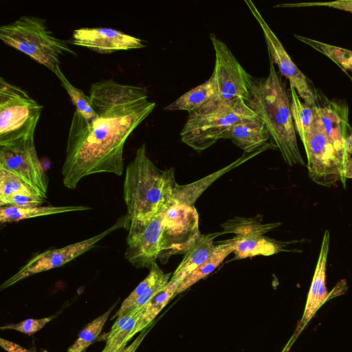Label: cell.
<instances>
[{
	"instance_id": "6da1fadb",
	"label": "cell",
	"mask_w": 352,
	"mask_h": 352,
	"mask_svg": "<svg viewBox=\"0 0 352 352\" xmlns=\"http://www.w3.org/2000/svg\"><path fill=\"white\" fill-rule=\"evenodd\" d=\"M89 96L96 115L86 120L75 111L68 133L62 175L72 190L90 175H122L124 144L155 107L144 87L111 79L94 82Z\"/></svg>"
},
{
	"instance_id": "7a4b0ae2",
	"label": "cell",
	"mask_w": 352,
	"mask_h": 352,
	"mask_svg": "<svg viewBox=\"0 0 352 352\" xmlns=\"http://www.w3.org/2000/svg\"><path fill=\"white\" fill-rule=\"evenodd\" d=\"M178 184L174 168L161 170L149 159L145 144L128 164L124 181L125 229L133 232L147 225L172 200Z\"/></svg>"
},
{
	"instance_id": "3957f363",
	"label": "cell",
	"mask_w": 352,
	"mask_h": 352,
	"mask_svg": "<svg viewBox=\"0 0 352 352\" xmlns=\"http://www.w3.org/2000/svg\"><path fill=\"white\" fill-rule=\"evenodd\" d=\"M269 59L268 75L253 77L246 103L265 124L284 161L290 166L305 165L297 144L290 97L274 63Z\"/></svg>"
},
{
	"instance_id": "277c9868",
	"label": "cell",
	"mask_w": 352,
	"mask_h": 352,
	"mask_svg": "<svg viewBox=\"0 0 352 352\" xmlns=\"http://www.w3.org/2000/svg\"><path fill=\"white\" fill-rule=\"evenodd\" d=\"M0 39L6 45L46 67L56 76L61 72L60 58L66 54L76 56L65 40L56 37L46 21L23 15L0 27Z\"/></svg>"
},
{
	"instance_id": "5b68a950",
	"label": "cell",
	"mask_w": 352,
	"mask_h": 352,
	"mask_svg": "<svg viewBox=\"0 0 352 352\" xmlns=\"http://www.w3.org/2000/svg\"><path fill=\"white\" fill-rule=\"evenodd\" d=\"M258 118L243 99L223 102L211 99L188 113L180 136L182 141L201 152L213 145L232 125Z\"/></svg>"
},
{
	"instance_id": "8992f818",
	"label": "cell",
	"mask_w": 352,
	"mask_h": 352,
	"mask_svg": "<svg viewBox=\"0 0 352 352\" xmlns=\"http://www.w3.org/2000/svg\"><path fill=\"white\" fill-rule=\"evenodd\" d=\"M43 106L0 77V145L34 134Z\"/></svg>"
},
{
	"instance_id": "52a82bcc",
	"label": "cell",
	"mask_w": 352,
	"mask_h": 352,
	"mask_svg": "<svg viewBox=\"0 0 352 352\" xmlns=\"http://www.w3.org/2000/svg\"><path fill=\"white\" fill-rule=\"evenodd\" d=\"M316 107L311 127L302 141L307 158L309 176L321 186L330 187L340 180L345 186L344 166L326 134Z\"/></svg>"
},
{
	"instance_id": "ba28073f",
	"label": "cell",
	"mask_w": 352,
	"mask_h": 352,
	"mask_svg": "<svg viewBox=\"0 0 352 352\" xmlns=\"http://www.w3.org/2000/svg\"><path fill=\"white\" fill-rule=\"evenodd\" d=\"M215 53L212 76L216 94L213 99L228 102L237 99L247 102L250 98L253 77L241 65L226 44L214 33L210 34Z\"/></svg>"
},
{
	"instance_id": "9c48e42d",
	"label": "cell",
	"mask_w": 352,
	"mask_h": 352,
	"mask_svg": "<svg viewBox=\"0 0 352 352\" xmlns=\"http://www.w3.org/2000/svg\"><path fill=\"white\" fill-rule=\"evenodd\" d=\"M162 222L160 260L185 253L201 234L195 206L170 201L164 210Z\"/></svg>"
},
{
	"instance_id": "30bf717a",
	"label": "cell",
	"mask_w": 352,
	"mask_h": 352,
	"mask_svg": "<svg viewBox=\"0 0 352 352\" xmlns=\"http://www.w3.org/2000/svg\"><path fill=\"white\" fill-rule=\"evenodd\" d=\"M0 169L9 171L47 197L49 179L34 144V134L0 145Z\"/></svg>"
},
{
	"instance_id": "8fae6325",
	"label": "cell",
	"mask_w": 352,
	"mask_h": 352,
	"mask_svg": "<svg viewBox=\"0 0 352 352\" xmlns=\"http://www.w3.org/2000/svg\"><path fill=\"white\" fill-rule=\"evenodd\" d=\"M125 216L120 217L107 230L87 239L68 245L61 248L44 251L31 258L20 270L0 286L6 289L17 282L38 273L60 267L93 248L104 236L121 228H125Z\"/></svg>"
},
{
	"instance_id": "7c38bea8",
	"label": "cell",
	"mask_w": 352,
	"mask_h": 352,
	"mask_svg": "<svg viewBox=\"0 0 352 352\" xmlns=\"http://www.w3.org/2000/svg\"><path fill=\"white\" fill-rule=\"evenodd\" d=\"M244 2L263 32L269 57L278 66L280 73L289 80L290 86L296 89L300 99L310 107L316 106L318 96L310 86L309 80L293 62L254 3L250 0H245Z\"/></svg>"
},
{
	"instance_id": "4fadbf2b",
	"label": "cell",
	"mask_w": 352,
	"mask_h": 352,
	"mask_svg": "<svg viewBox=\"0 0 352 352\" xmlns=\"http://www.w3.org/2000/svg\"><path fill=\"white\" fill-rule=\"evenodd\" d=\"M167 205L145 226L128 234L125 258L137 268H150L161 251L162 216Z\"/></svg>"
},
{
	"instance_id": "5bb4252c",
	"label": "cell",
	"mask_w": 352,
	"mask_h": 352,
	"mask_svg": "<svg viewBox=\"0 0 352 352\" xmlns=\"http://www.w3.org/2000/svg\"><path fill=\"white\" fill-rule=\"evenodd\" d=\"M72 43L100 54L145 47L137 37L109 28H80L74 30Z\"/></svg>"
},
{
	"instance_id": "9a60e30c",
	"label": "cell",
	"mask_w": 352,
	"mask_h": 352,
	"mask_svg": "<svg viewBox=\"0 0 352 352\" xmlns=\"http://www.w3.org/2000/svg\"><path fill=\"white\" fill-rule=\"evenodd\" d=\"M329 241L330 234L327 230L323 236L316 268L308 293L302 317L287 347H290L292 345L316 311L329 298L330 294L327 290L325 283Z\"/></svg>"
},
{
	"instance_id": "2e32d148",
	"label": "cell",
	"mask_w": 352,
	"mask_h": 352,
	"mask_svg": "<svg viewBox=\"0 0 352 352\" xmlns=\"http://www.w3.org/2000/svg\"><path fill=\"white\" fill-rule=\"evenodd\" d=\"M316 109L326 134L344 169L346 160L349 155L346 150L345 140L351 128L348 119V107L330 101L323 106L317 105Z\"/></svg>"
},
{
	"instance_id": "e0dca14e",
	"label": "cell",
	"mask_w": 352,
	"mask_h": 352,
	"mask_svg": "<svg viewBox=\"0 0 352 352\" xmlns=\"http://www.w3.org/2000/svg\"><path fill=\"white\" fill-rule=\"evenodd\" d=\"M270 134L259 118L239 122L229 128L221 139H230L245 154L251 153L266 145Z\"/></svg>"
},
{
	"instance_id": "ac0fdd59",
	"label": "cell",
	"mask_w": 352,
	"mask_h": 352,
	"mask_svg": "<svg viewBox=\"0 0 352 352\" xmlns=\"http://www.w3.org/2000/svg\"><path fill=\"white\" fill-rule=\"evenodd\" d=\"M276 148L277 147L274 144L268 143L255 152L250 154L248 153L249 155L245 154L243 155L228 166L218 170L199 180L185 185L178 184L175 190L171 201L179 204L194 206L195 201L201 195V194L221 176L261 152L268 148Z\"/></svg>"
},
{
	"instance_id": "d6986e66",
	"label": "cell",
	"mask_w": 352,
	"mask_h": 352,
	"mask_svg": "<svg viewBox=\"0 0 352 352\" xmlns=\"http://www.w3.org/2000/svg\"><path fill=\"white\" fill-rule=\"evenodd\" d=\"M223 232L201 234L195 239L184 253V256L170 278L180 284L193 271L204 263L213 253L216 245L214 239Z\"/></svg>"
},
{
	"instance_id": "ffe728a7",
	"label": "cell",
	"mask_w": 352,
	"mask_h": 352,
	"mask_svg": "<svg viewBox=\"0 0 352 352\" xmlns=\"http://www.w3.org/2000/svg\"><path fill=\"white\" fill-rule=\"evenodd\" d=\"M235 259L256 256H271L282 251L287 243H282L265 236L261 234L236 235L231 239Z\"/></svg>"
},
{
	"instance_id": "44dd1931",
	"label": "cell",
	"mask_w": 352,
	"mask_h": 352,
	"mask_svg": "<svg viewBox=\"0 0 352 352\" xmlns=\"http://www.w3.org/2000/svg\"><path fill=\"white\" fill-rule=\"evenodd\" d=\"M142 309H133L117 317L102 352H121L126 347Z\"/></svg>"
},
{
	"instance_id": "7402d4cb",
	"label": "cell",
	"mask_w": 352,
	"mask_h": 352,
	"mask_svg": "<svg viewBox=\"0 0 352 352\" xmlns=\"http://www.w3.org/2000/svg\"><path fill=\"white\" fill-rule=\"evenodd\" d=\"M83 206H30L18 207L4 206L0 207V221L1 223L18 221L36 217L46 216L59 213L76 212L89 210Z\"/></svg>"
},
{
	"instance_id": "603a6c76",
	"label": "cell",
	"mask_w": 352,
	"mask_h": 352,
	"mask_svg": "<svg viewBox=\"0 0 352 352\" xmlns=\"http://www.w3.org/2000/svg\"><path fill=\"white\" fill-rule=\"evenodd\" d=\"M179 283L170 280L165 287L157 293L143 307L131 333L132 338L138 332L150 326L153 320L175 296Z\"/></svg>"
},
{
	"instance_id": "cb8c5ba5",
	"label": "cell",
	"mask_w": 352,
	"mask_h": 352,
	"mask_svg": "<svg viewBox=\"0 0 352 352\" xmlns=\"http://www.w3.org/2000/svg\"><path fill=\"white\" fill-rule=\"evenodd\" d=\"M216 94V87L211 76L204 82L192 88L164 108L168 111L182 110L188 113L200 108L212 99Z\"/></svg>"
},
{
	"instance_id": "d4e9b609",
	"label": "cell",
	"mask_w": 352,
	"mask_h": 352,
	"mask_svg": "<svg viewBox=\"0 0 352 352\" xmlns=\"http://www.w3.org/2000/svg\"><path fill=\"white\" fill-rule=\"evenodd\" d=\"M233 250L234 247L230 239L216 245L211 256L178 285L175 296L212 272Z\"/></svg>"
},
{
	"instance_id": "484cf974",
	"label": "cell",
	"mask_w": 352,
	"mask_h": 352,
	"mask_svg": "<svg viewBox=\"0 0 352 352\" xmlns=\"http://www.w3.org/2000/svg\"><path fill=\"white\" fill-rule=\"evenodd\" d=\"M294 36L298 41L324 54L344 71H349L352 74V50L300 35L294 34Z\"/></svg>"
},
{
	"instance_id": "4316f807",
	"label": "cell",
	"mask_w": 352,
	"mask_h": 352,
	"mask_svg": "<svg viewBox=\"0 0 352 352\" xmlns=\"http://www.w3.org/2000/svg\"><path fill=\"white\" fill-rule=\"evenodd\" d=\"M290 102L295 129L302 141L314 122V107H310L302 102L296 89L292 86H290Z\"/></svg>"
},
{
	"instance_id": "83f0119b",
	"label": "cell",
	"mask_w": 352,
	"mask_h": 352,
	"mask_svg": "<svg viewBox=\"0 0 352 352\" xmlns=\"http://www.w3.org/2000/svg\"><path fill=\"white\" fill-rule=\"evenodd\" d=\"M281 223H271L264 224L252 218L235 217L228 219L222 224L226 233H234L236 235L265 233L277 228Z\"/></svg>"
},
{
	"instance_id": "f1b7e54d",
	"label": "cell",
	"mask_w": 352,
	"mask_h": 352,
	"mask_svg": "<svg viewBox=\"0 0 352 352\" xmlns=\"http://www.w3.org/2000/svg\"><path fill=\"white\" fill-rule=\"evenodd\" d=\"M116 306V304H114L104 314L88 323L79 333L77 339L68 348L67 352H85L88 346L98 337L106 321Z\"/></svg>"
},
{
	"instance_id": "f546056e",
	"label": "cell",
	"mask_w": 352,
	"mask_h": 352,
	"mask_svg": "<svg viewBox=\"0 0 352 352\" xmlns=\"http://www.w3.org/2000/svg\"><path fill=\"white\" fill-rule=\"evenodd\" d=\"M56 76L76 107V111L86 120L94 118L96 112L91 106L89 96L85 95L81 89L72 85L62 72H60Z\"/></svg>"
},
{
	"instance_id": "4dcf8cb0",
	"label": "cell",
	"mask_w": 352,
	"mask_h": 352,
	"mask_svg": "<svg viewBox=\"0 0 352 352\" xmlns=\"http://www.w3.org/2000/svg\"><path fill=\"white\" fill-rule=\"evenodd\" d=\"M16 194L39 195L43 197L34 188L17 175L0 169V199Z\"/></svg>"
},
{
	"instance_id": "1f68e13d",
	"label": "cell",
	"mask_w": 352,
	"mask_h": 352,
	"mask_svg": "<svg viewBox=\"0 0 352 352\" xmlns=\"http://www.w3.org/2000/svg\"><path fill=\"white\" fill-rule=\"evenodd\" d=\"M164 274V272L159 267L157 264L154 263L150 267L148 274L123 300L120 309L116 311L113 317H118L130 311L139 297Z\"/></svg>"
},
{
	"instance_id": "d6a6232c",
	"label": "cell",
	"mask_w": 352,
	"mask_h": 352,
	"mask_svg": "<svg viewBox=\"0 0 352 352\" xmlns=\"http://www.w3.org/2000/svg\"><path fill=\"white\" fill-rule=\"evenodd\" d=\"M55 317L56 316L53 315L39 319L28 318L16 324L12 323L3 325L1 327L0 329L1 330H14L27 334L28 336H32L40 331L47 323Z\"/></svg>"
},
{
	"instance_id": "836d02e7",
	"label": "cell",
	"mask_w": 352,
	"mask_h": 352,
	"mask_svg": "<svg viewBox=\"0 0 352 352\" xmlns=\"http://www.w3.org/2000/svg\"><path fill=\"white\" fill-rule=\"evenodd\" d=\"M44 201L45 198L39 195L16 194L0 199V206H39Z\"/></svg>"
},
{
	"instance_id": "e575fe53",
	"label": "cell",
	"mask_w": 352,
	"mask_h": 352,
	"mask_svg": "<svg viewBox=\"0 0 352 352\" xmlns=\"http://www.w3.org/2000/svg\"><path fill=\"white\" fill-rule=\"evenodd\" d=\"M312 6H324L333 8L346 12H352V0H338L327 2H303V3H291L276 5V8H302Z\"/></svg>"
},
{
	"instance_id": "d590c367",
	"label": "cell",
	"mask_w": 352,
	"mask_h": 352,
	"mask_svg": "<svg viewBox=\"0 0 352 352\" xmlns=\"http://www.w3.org/2000/svg\"><path fill=\"white\" fill-rule=\"evenodd\" d=\"M0 346L6 352H33L21 345L4 338H0Z\"/></svg>"
},
{
	"instance_id": "8d00e7d4",
	"label": "cell",
	"mask_w": 352,
	"mask_h": 352,
	"mask_svg": "<svg viewBox=\"0 0 352 352\" xmlns=\"http://www.w3.org/2000/svg\"><path fill=\"white\" fill-rule=\"evenodd\" d=\"M153 324L148 326L138 336V338L127 347L123 349L121 352H135L142 341L144 340L146 334L148 333L150 329H151Z\"/></svg>"
},
{
	"instance_id": "74e56055",
	"label": "cell",
	"mask_w": 352,
	"mask_h": 352,
	"mask_svg": "<svg viewBox=\"0 0 352 352\" xmlns=\"http://www.w3.org/2000/svg\"><path fill=\"white\" fill-rule=\"evenodd\" d=\"M343 177L345 180L352 179V157L350 155L347 157L344 164Z\"/></svg>"
},
{
	"instance_id": "f35d334b",
	"label": "cell",
	"mask_w": 352,
	"mask_h": 352,
	"mask_svg": "<svg viewBox=\"0 0 352 352\" xmlns=\"http://www.w3.org/2000/svg\"><path fill=\"white\" fill-rule=\"evenodd\" d=\"M345 144L347 153L352 157V127L346 135Z\"/></svg>"
}]
</instances>
